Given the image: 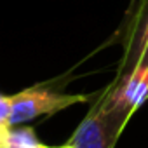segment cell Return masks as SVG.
Returning <instances> with one entry per match:
<instances>
[{"mask_svg": "<svg viewBox=\"0 0 148 148\" xmlns=\"http://www.w3.org/2000/svg\"><path fill=\"white\" fill-rule=\"evenodd\" d=\"M11 117V96L2 94L0 96V127H7Z\"/></svg>", "mask_w": 148, "mask_h": 148, "instance_id": "8992f818", "label": "cell"}, {"mask_svg": "<svg viewBox=\"0 0 148 148\" xmlns=\"http://www.w3.org/2000/svg\"><path fill=\"white\" fill-rule=\"evenodd\" d=\"M117 35L124 47L117 73L148 68V0H132Z\"/></svg>", "mask_w": 148, "mask_h": 148, "instance_id": "3957f363", "label": "cell"}, {"mask_svg": "<svg viewBox=\"0 0 148 148\" xmlns=\"http://www.w3.org/2000/svg\"><path fill=\"white\" fill-rule=\"evenodd\" d=\"M0 148H52L44 145L30 125L0 129Z\"/></svg>", "mask_w": 148, "mask_h": 148, "instance_id": "5b68a950", "label": "cell"}, {"mask_svg": "<svg viewBox=\"0 0 148 148\" xmlns=\"http://www.w3.org/2000/svg\"><path fill=\"white\" fill-rule=\"evenodd\" d=\"M99 98L131 120L136 110L148 101V68L136 66L129 71L117 73L115 79L99 92Z\"/></svg>", "mask_w": 148, "mask_h": 148, "instance_id": "277c9868", "label": "cell"}, {"mask_svg": "<svg viewBox=\"0 0 148 148\" xmlns=\"http://www.w3.org/2000/svg\"><path fill=\"white\" fill-rule=\"evenodd\" d=\"M87 101L89 94H64L38 84L11 96V117L7 127L26 124L42 115H54L73 105H80Z\"/></svg>", "mask_w": 148, "mask_h": 148, "instance_id": "6da1fadb", "label": "cell"}, {"mask_svg": "<svg viewBox=\"0 0 148 148\" xmlns=\"http://www.w3.org/2000/svg\"><path fill=\"white\" fill-rule=\"evenodd\" d=\"M129 119L110 108L99 96L68 139L75 148H113Z\"/></svg>", "mask_w": 148, "mask_h": 148, "instance_id": "7a4b0ae2", "label": "cell"}, {"mask_svg": "<svg viewBox=\"0 0 148 148\" xmlns=\"http://www.w3.org/2000/svg\"><path fill=\"white\" fill-rule=\"evenodd\" d=\"M52 148H75V146L70 145V143H64V145H61V146H52Z\"/></svg>", "mask_w": 148, "mask_h": 148, "instance_id": "52a82bcc", "label": "cell"}]
</instances>
